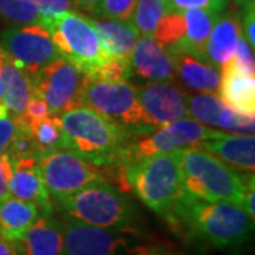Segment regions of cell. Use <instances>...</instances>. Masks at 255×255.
<instances>
[{
  "label": "cell",
  "instance_id": "38",
  "mask_svg": "<svg viewBox=\"0 0 255 255\" xmlns=\"http://www.w3.org/2000/svg\"><path fill=\"white\" fill-rule=\"evenodd\" d=\"M243 13V23H241V34L244 36L248 44L251 47L255 46L254 26H255V7L247 9Z\"/></svg>",
  "mask_w": 255,
  "mask_h": 255
},
{
  "label": "cell",
  "instance_id": "28",
  "mask_svg": "<svg viewBox=\"0 0 255 255\" xmlns=\"http://www.w3.org/2000/svg\"><path fill=\"white\" fill-rule=\"evenodd\" d=\"M0 17L14 26H41V18L33 0H0Z\"/></svg>",
  "mask_w": 255,
  "mask_h": 255
},
{
  "label": "cell",
  "instance_id": "12",
  "mask_svg": "<svg viewBox=\"0 0 255 255\" xmlns=\"http://www.w3.org/2000/svg\"><path fill=\"white\" fill-rule=\"evenodd\" d=\"M135 230L94 227L63 220L61 255H118L130 246Z\"/></svg>",
  "mask_w": 255,
  "mask_h": 255
},
{
  "label": "cell",
  "instance_id": "10",
  "mask_svg": "<svg viewBox=\"0 0 255 255\" xmlns=\"http://www.w3.org/2000/svg\"><path fill=\"white\" fill-rule=\"evenodd\" d=\"M1 48L27 74L30 81L47 64L61 58L50 31L40 24L14 26L0 34Z\"/></svg>",
  "mask_w": 255,
  "mask_h": 255
},
{
  "label": "cell",
  "instance_id": "27",
  "mask_svg": "<svg viewBox=\"0 0 255 255\" xmlns=\"http://www.w3.org/2000/svg\"><path fill=\"white\" fill-rule=\"evenodd\" d=\"M166 13V0H136L130 21L140 36H152Z\"/></svg>",
  "mask_w": 255,
  "mask_h": 255
},
{
  "label": "cell",
  "instance_id": "4",
  "mask_svg": "<svg viewBox=\"0 0 255 255\" xmlns=\"http://www.w3.org/2000/svg\"><path fill=\"white\" fill-rule=\"evenodd\" d=\"M183 193L206 201H228L243 206L254 173L240 174L219 157L199 147L182 150Z\"/></svg>",
  "mask_w": 255,
  "mask_h": 255
},
{
  "label": "cell",
  "instance_id": "22",
  "mask_svg": "<svg viewBox=\"0 0 255 255\" xmlns=\"http://www.w3.org/2000/svg\"><path fill=\"white\" fill-rule=\"evenodd\" d=\"M0 82L4 88V105L14 118L20 119L31 97L28 75L0 47Z\"/></svg>",
  "mask_w": 255,
  "mask_h": 255
},
{
  "label": "cell",
  "instance_id": "42",
  "mask_svg": "<svg viewBox=\"0 0 255 255\" xmlns=\"http://www.w3.org/2000/svg\"><path fill=\"white\" fill-rule=\"evenodd\" d=\"M233 6L240 11L255 7V0H233Z\"/></svg>",
  "mask_w": 255,
  "mask_h": 255
},
{
  "label": "cell",
  "instance_id": "11",
  "mask_svg": "<svg viewBox=\"0 0 255 255\" xmlns=\"http://www.w3.org/2000/svg\"><path fill=\"white\" fill-rule=\"evenodd\" d=\"M85 75L64 58L47 64L31 78V94L46 101L51 115L78 105V95Z\"/></svg>",
  "mask_w": 255,
  "mask_h": 255
},
{
  "label": "cell",
  "instance_id": "24",
  "mask_svg": "<svg viewBox=\"0 0 255 255\" xmlns=\"http://www.w3.org/2000/svg\"><path fill=\"white\" fill-rule=\"evenodd\" d=\"M240 36L241 23L237 16L223 13L210 31L204 48L206 60L220 70L234 57Z\"/></svg>",
  "mask_w": 255,
  "mask_h": 255
},
{
  "label": "cell",
  "instance_id": "45",
  "mask_svg": "<svg viewBox=\"0 0 255 255\" xmlns=\"http://www.w3.org/2000/svg\"><path fill=\"white\" fill-rule=\"evenodd\" d=\"M146 255H170L167 254V253H162V251H155V253H149V254Z\"/></svg>",
  "mask_w": 255,
  "mask_h": 255
},
{
  "label": "cell",
  "instance_id": "40",
  "mask_svg": "<svg viewBox=\"0 0 255 255\" xmlns=\"http://www.w3.org/2000/svg\"><path fill=\"white\" fill-rule=\"evenodd\" d=\"M254 199H255V182L250 184L248 190H247L246 196H244V200H243V209L246 210L247 213L254 219L255 217V206H254Z\"/></svg>",
  "mask_w": 255,
  "mask_h": 255
},
{
  "label": "cell",
  "instance_id": "8",
  "mask_svg": "<svg viewBox=\"0 0 255 255\" xmlns=\"http://www.w3.org/2000/svg\"><path fill=\"white\" fill-rule=\"evenodd\" d=\"M40 172L53 203L105 180L97 166L70 149H57L41 156Z\"/></svg>",
  "mask_w": 255,
  "mask_h": 255
},
{
  "label": "cell",
  "instance_id": "3",
  "mask_svg": "<svg viewBox=\"0 0 255 255\" xmlns=\"http://www.w3.org/2000/svg\"><path fill=\"white\" fill-rule=\"evenodd\" d=\"M119 183L164 219L183 193L182 150L139 157L119 166Z\"/></svg>",
  "mask_w": 255,
  "mask_h": 255
},
{
  "label": "cell",
  "instance_id": "7",
  "mask_svg": "<svg viewBox=\"0 0 255 255\" xmlns=\"http://www.w3.org/2000/svg\"><path fill=\"white\" fill-rule=\"evenodd\" d=\"M227 133L206 127L196 119L184 117L172 124L152 129L150 133H146L145 136L133 139L125 150L122 164L130 163L139 157L155 153L183 150L187 147H193L201 140L217 139L226 136Z\"/></svg>",
  "mask_w": 255,
  "mask_h": 255
},
{
  "label": "cell",
  "instance_id": "23",
  "mask_svg": "<svg viewBox=\"0 0 255 255\" xmlns=\"http://www.w3.org/2000/svg\"><path fill=\"white\" fill-rule=\"evenodd\" d=\"M182 14L184 18V34L182 40L170 48L179 50L183 53H189V54L206 60L204 48H206L207 38L214 23L221 14L209 7L187 9L182 11Z\"/></svg>",
  "mask_w": 255,
  "mask_h": 255
},
{
  "label": "cell",
  "instance_id": "36",
  "mask_svg": "<svg viewBox=\"0 0 255 255\" xmlns=\"http://www.w3.org/2000/svg\"><path fill=\"white\" fill-rule=\"evenodd\" d=\"M11 176V159L6 152H0V201L9 197V182Z\"/></svg>",
  "mask_w": 255,
  "mask_h": 255
},
{
  "label": "cell",
  "instance_id": "37",
  "mask_svg": "<svg viewBox=\"0 0 255 255\" xmlns=\"http://www.w3.org/2000/svg\"><path fill=\"white\" fill-rule=\"evenodd\" d=\"M194 7H213V0H166L167 11H184ZM213 10V9H211Z\"/></svg>",
  "mask_w": 255,
  "mask_h": 255
},
{
  "label": "cell",
  "instance_id": "2",
  "mask_svg": "<svg viewBox=\"0 0 255 255\" xmlns=\"http://www.w3.org/2000/svg\"><path fill=\"white\" fill-rule=\"evenodd\" d=\"M58 117L65 149L75 152L98 169L122 164L125 150L133 140L128 125L118 124L82 105L64 111Z\"/></svg>",
  "mask_w": 255,
  "mask_h": 255
},
{
  "label": "cell",
  "instance_id": "30",
  "mask_svg": "<svg viewBox=\"0 0 255 255\" xmlns=\"http://www.w3.org/2000/svg\"><path fill=\"white\" fill-rule=\"evenodd\" d=\"M132 74L130 61L110 57L105 63L101 65V68L94 74V80H102V81H128V78Z\"/></svg>",
  "mask_w": 255,
  "mask_h": 255
},
{
  "label": "cell",
  "instance_id": "44",
  "mask_svg": "<svg viewBox=\"0 0 255 255\" xmlns=\"http://www.w3.org/2000/svg\"><path fill=\"white\" fill-rule=\"evenodd\" d=\"M3 107H6L4 105V88H3V84L0 82V108H3Z\"/></svg>",
  "mask_w": 255,
  "mask_h": 255
},
{
  "label": "cell",
  "instance_id": "15",
  "mask_svg": "<svg viewBox=\"0 0 255 255\" xmlns=\"http://www.w3.org/2000/svg\"><path fill=\"white\" fill-rule=\"evenodd\" d=\"M9 194L18 200L34 203L46 214L54 211L53 200L40 172V157L37 156L11 159Z\"/></svg>",
  "mask_w": 255,
  "mask_h": 255
},
{
  "label": "cell",
  "instance_id": "31",
  "mask_svg": "<svg viewBox=\"0 0 255 255\" xmlns=\"http://www.w3.org/2000/svg\"><path fill=\"white\" fill-rule=\"evenodd\" d=\"M136 0H102L95 16L111 20H130Z\"/></svg>",
  "mask_w": 255,
  "mask_h": 255
},
{
  "label": "cell",
  "instance_id": "19",
  "mask_svg": "<svg viewBox=\"0 0 255 255\" xmlns=\"http://www.w3.org/2000/svg\"><path fill=\"white\" fill-rule=\"evenodd\" d=\"M174 54L176 78H179L184 87L196 92L219 91L221 73L219 68L200 57L183 53L172 48Z\"/></svg>",
  "mask_w": 255,
  "mask_h": 255
},
{
  "label": "cell",
  "instance_id": "29",
  "mask_svg": "<svg viewBox=\"0 0 255 255\" xmlns=\"http://www.w3.org/2000/svg\"><path fill=\"white\" fill-rule=\"evenodd\" d=\"M183 34H184V18L182 11L180 13L167 11L159 21L152 37L163 46L173 47L182 40Z\"/></svg>",
  "mask_w": 255,
  "mask_h": 255
},
{
  "label": "cell",
  "instance_id": "32",
  "mask_svg": "<svg viewBox=\"0 0 255 255\" xmlns=\"http://www.w3.org/2000/svg\"><path fill=\"white\" fill-rule=\"evenodd\" d=\"M26 125L20 124L6 107L0 108V152H7L18 135L20 129Z\"/></svg>",
  "mask_w": 255,
  "mask_h": 255
},
{
  "label": "cell",
  "instance_id": "34",
  "mask_svg": "<svg viewBox=\"0 0 255 255\" xmlns=\"http://www.w3.org/2000/svg\"><path fill=\"white\" fill-rule=\"evenodd\" d=\"M233 61H234L236 67L240 71L255 77L254 47L248 44V41L244 38L243 34L238 38L237 48H236V53H234V57H233Z\"/></svg>",
  "mask_w": 255,
  "mask_h": 255
},
{
  "label": "cell",
  "instance_id": "33",
  "mask_svg": "<svg viewBox=\"0 0 255 255\" xmlns=\"http://www.w3.org/2000/svg\"><path fill=\"white\" fill-rule=\"evenodd\" d=\"M41 18V26L47 27L53 20L70 11L73 4L70 0H33Z\"/></svg>",
  "mask_w": 255,
  "mask_h": 255
},
{
  "label": "cell",
  "instance_id": "9",
  "mask_svg": "<svg viewBox=\"0 0 255 255\" xmlns=\"http://www.w3.org/2000/svg\"><path fill=\"white\" fill-rule=\"evenodd\" d=\"M78 105L91 108L122 125H140L137 88L128 81H102L85 77L78 95Z\"/></svg>",
  "mask_w": 255,
  "mask_h": 255
},
{
  "label": "cell",
  "instance_id": "5",
  "mask_svg": "<svg viewBox=\"0 0 255 255\" xmlns=\"http://www.w3.org/2000/svg\"><path fill=\"white\" fill-rule=\"evenodd\" d=\"M64 220L94 227L135 230L136 210L122 191L105 182L92 183L73 196L53 203Z\"/></svg>",
  "mask_w": 255,
  "mask_h": 255
},
{
  "label": "cell",
  "instance_id": "18",
  "mask_svg": "<svg viewBox=\"0 0 255 255\" xmlns=\"http://www.w3.org/2000/svg\"><path fill=\"white\" fill-rule=\"evenodd\" d=\"M209 152L228 166L246 172L254 173L255 169V139L254 135H234L227 133L217 139L201 140L193 146Z\"/></svg>",
  "mask_w": 255,
  "mask_h": 255
},
{
  "label": "cell",
  "instance_id": "43",
  "mask_svg": "<svg viewBox=\"0 0 255 255\" xmlns=\"http://www.w3.org/2000/svg\"><path fill=\"white\" fill-rule=\"evenodd\" d=\"M228 1L230 0H213V7L211 9L214 10V11H217V13H220V14H223L227 10Z\"/></svg>",
  "mask_w": 255,
  "mask_h": 255
},
{
  "label": "cell",
  "instance_id": "16",
  "mask_svg": "<svg viewBox=\"0 0 255 255\" xmlns=\"http://www.w3.org/2000/svg\"><path fill=\"white\" fill-rule=\"evenodd\" d=\"M132 71L147 81L176 80L174 54L170 47L160 44L152 36H140L130 57Z\"/></svg>",
  "mask_w": 255,
  "mask_h": 255
},
{
  "label": "cell",
  "instance_id": "20",
  "mask_svg": "<svg viewBox=\"0 0 255 255\" xmlns=\"http://www.w3.org/2000/svg\"><path fill=\"white\" fill-rule=\"evenodd\" d=\"M91 23L100 37L102 50L107 54L130 61L133 48L140 37V33L130 20L91 18Z\"/></svg>",
  "mask_w": 255,
  "mask_h": 255
},
{
  "label": "cell",
  "instance_id": "6",
  "mask_svg": "<svg viewBox=\"0 0 255 255\" xmlns=\"http://www.w3.org/2000/svg\"><path fill=\"white\" fill-rule=\"evenodd\" d=\"M47 30L61 58L71 63L85 77H94L110 55L100 43L91 18L77 11H67L53 20Z\"/></svg>",
  "mask_w": 255,
  "mask_h": 255
},
{
  "label": "cell",
  "instance_id": "41",
  "mask_svg": "<svg viewBox=\"0 0 255 255\" xmlns=\"http://www.w3.org/2000/svg\"><path fill=\"white\" fill-rule=\"evenodd\" d=\"M0 255H23L20 244L0 237Z\"/></svg>",
  "mask_w": 255,
  "mask_h": 255
},
{
  "label": "cell",
  "instance_id": "25",
  "mask_svg": "<svg viewBox=\"0 0 255 255\" xmlns=\"http://www.w3.org/2000/svg\"><path fill=\"white\" fill-rule=\"evenodd\" d=\"M41 214L46 213L34 203L9 196L6 200L0 201V237L16 243L21 241L28 228Z\"/></svg>",
  "mask_w": 255,
  "mask_h": 255
},
{
  "label": "cell",
  "instance_id": "39",
  "mask_svg": "<svg viewBox=\"0 0 255 255\" xmlns=\"http://www.w3.org/2000/svg\"><path fill=\"white\" fill-rule=\"evenodd\" d=\"M70 1L77 9L87 11V13L94 14V16H95L97 10L101 6V3H102V0H70Z\"/></svg>",
  "mask_w": 255,
  "mask_h": 255
},
{
  "label": "cell",
  "instance_id": "1",
  "mask_svg": "<svg viewBox=\"0 0 255 255\" xmlns=\"http://www.w3.org/2000/svg\"><path fill=\"white\" fill-rule=\"evenodd\" d=\"M166 220L220 250L243 246L254 231V219L241 206L200 200L184 193Z\"/></svg>",
  "mask_w": 255,
  "mask_h": 255
},
{
  "label": "cell",
  "instance_id": "21",
  "mask_svg": "<svg viewBox=\"0 0 255 255\" xmlns=\"http://www.w3.org/2000/svg\"><path fill=\"white\" fill-rule=\"evenodd\" d=\"M18 244L23 255H61L63 220L53 213L41 214Z\"/></svg>",
  "mask_w": 255,
  "mask_h": 255
},
{
  "label": "cell",
  "instance_id": "13",
  "mask_svg": "<svg viewBox=\"0 0 255 255\" xmlns=\"http://www.w3.org/2000/svg\"><path fill=\"white\" fill-rule=\"evenodd\" d=\"M140 124L149 128L163 127L187 117L186 94L170 81H150L137 88Z\"/></svg>",
  "mask_w": 255,
  "mask_h": 255
},
{
  "label": "cell",
  "instance_id": "14",
  "mask_svg": "<svg viewBox=\"0 0 255 255\" xmlns=\"http://www.w3.org/2000/svg\"><path fill=\"white\" fill-rule=\"evenodd\" d=\"M186 108L189 117L206 127L220 128L234 135H254V117L228 108L213 92L186 95Z\"/></svg>",
  "mask_w": 255,
  "mask_h": 255
},
{
  "label": "cell",
  "instance_id": "35",
  "mask_svg": "<svg viewBox=\"0 0 255 255\" xmlns=\"http://www.w3.org/2000/svg\"><path fill=\"white\" fill-rule=\"evenodd\" d=\"M47 115H50V111H48L46 101L43 100V98H40V97H37V95H34V94H31L27 105H26V110L23 112L21 118L18 119V122L27 127L28 124L44 118Z\"/></svg>",
  "mask_w": 255,
  "mask_h": 255
},
{
  "label": "cell",
  "instance_id": "26",
  "mask_svg": "<svg viewBox=\"0 0 255 255\" xmlns=\"http://www.w3.org/2000/svg\"><path fill=\"white\" fill-rule=\"evenodd\" d=\"M27 132L38 157L57 149H65V137L58 115L50 114L28 124Z\"/></svg>",
  "mask_w": 255,
  "mask_h": 255
},
{
  "label": "cell",
  "instance_id": "17",
  "mask_svg": "<svg viewBox=\"0 0 255 255\" xmlns=\"http://www.w3.org/2000/svg\"><path fill=\"white\" fill-rule=\"evenodd\" d=\"M219 97L228 108L241 115H255V77L240 71L233 58L220 68Z\"/></svg>",
  "mask_w": 255,
  "mask_h": 255
}]
</instances>
